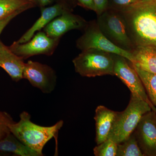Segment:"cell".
<instances>
[{
    "label": "cell",
    "mask_w": 156,
    "mask_h": 156,
    "mask_svg": "<svg viewBox=\"0 0 156 156\" xmlns=\"http://www.w3.org/2000/svg\"><path fill=\"white\" fill-rule=\"evenodd\" d=\"M84 33L77 40L76 46L81 51L89 49L102 50L125 57L134 62L132 53L123 50L113 44L100 30L96 20H91L84 29Z\"/></svg>",
    "instance_id": "obj_6"
},
{
    "label": "cell",
    "mask_w": 156,
    "mask_h": 156,
    "mask_svg": "<svg viewBox=\"0 0 156 156\" xmlns=\"http://www.w3.org/2000/svg\"><path fill=\"white\" fill-rule=\"evenodd\" d=\"M131 64L139 75L151 102L156 97V74L147 72Z\"/></svg>",
    "instance_id": "obj_19"
},
{
    "label": "cell",
    "mask_w": 156,
    "mask_h": 156,
    "mask_svg": "<svg viewBox=\"0 0 156 156\" xmlns=\"http://www.w3.org/2000/svg\"><path fill=\"white\" fill-rule=\"evenodd\" d=\"M14 122L13 119L9 114L0 111V140L11 133L9 126Z\"/></svg>",
    "instance_id": "obj_21"
},
{
    "label": "cell",
    "mask_w": 156,
    "mask_h": 156,
    "mask_svg": "<svg viewBox=\"0 0 156 156\" xmlns=\"http://www.w3.org/2000/svg\"><path fill=\"white\" fill-rule=\"evenodd\" d=\"M139 1H143V0H139Z\"/></svg>",
    "instance_id": "obj_28"
},
{
    "label": "cell",
    "mask_w": 156,
    "mask_h": 156,
    "mask_svg": "<svg viewBox=\"0 0 156 156\" xmlns=\"http://www.w3.org/2000/svg\"><path fill=\"white\" fill-rule=\"evenodd\" d=\"M134 133L118 144L116 156H144Z\"/></svg>",
    "instance_id": "obj_18"
},
{
    "label": "cell",
    "mask_w": 156,
    "mask_h": 156,
    "mask_svg": "<svg viewBox=\"0 0 156 156\" xmlns=\"http://www.w3.org/2000/svg\"><path fill=\"white\" fill-rule=\"evenodd\" d=\"M28 1L32 2L34 3L35 5L37 4V0H28Z\"/></svg>",
    "instance_id": "obj_27"
},
{
    "label": "cell",
    "mask_w": 156,
    "mask_h": 156,
    "mask_svg": "<svg viewBox=\"0 0 156 156\" xmlns=\"http://www.w3.org/2000/svg\"><path fill=\"white\" fill-rule=\"evenodd\" d=\"M144 156H156V114L153 111L141 118L133 132Z\"/></svg>",
    "instance_id": "obj_10"
},
{
    "label": "cell",
    "mask_w": 156,
    "mask_h": 156,
    "mask_svg": "<svg viewBox=\"0 0 156 156\" xmlns=\"http://www.w3.org/2000/svg\"><path fill=\"white\" fill-rule=\"evenodd\" d=\"M73 7L67 2L61 1L47 8H41V14L38 19L29 29L16 41L18 44H23L28 41L37 32L44 28L55 17L62 14L65 11H73Z\"/></svg>",
    "instance_id": "obj_12"
},
{
    "label": "cell",
    "mask_w": 156,
    "mask_h": 156,
    "mask_svg": "<svg viewBox=\"0 0 156 156\" xmlns=\"http://www.w3.org/2000/svg\"><path fill=\"white\" fill-rule=\"evenodd\" d=\"M77 4L85 9L95 11V7L93 0H76Z\"/></svg>",
    "instance_id": "obj_25"
},
{
    "label": "cell",
    "mask_w": 156,
    "mask_h": 156,
    "mask_svg": "<svg viewBox=\"0 0 156 156\" xmlns=\"http://www.w3.org/2000/svg\"><path fill=\"white\" fill-rule=\"evenodd\" d=\"M97 16L101 15L108 8V0H93Z\"/></svg>",
    "instance_id": "obj_23"
},
{
    "label": "cell",
    "mask_w": 156,
    "mask_h": 156,
    "mask_svg": "<svg viewBox=\"0 0 156 156\" xmlns=\"http://www.w3.org/2000/svg\"><path fill=\"white\" fill-rule=\"evenodd\" d=\"M63 125V121L60 120L51 126H39L31 121L28 112L23 111L20 115L19 122L12 123L9 128L11 133L20 142L43 156L44 147L50 139L57 137Z\"/></svg>",
    "instance_id": "obj_2"
},
{
    "label": "cell",
    "mask_w": 156,
    "mask_h": 156,
    "mask_svg": "<svg viewBox=\"0 0 156 156\" xmlns=\"http://www.w3.org/2000/svg\"><path fill=\"white\" fill-rule=\"evenodd\" d=\"M122 13L135 48L156 47V0L140 1Z\"/></svg>",
    "instance_id": "obj_1"
},
{
    "label": "cell",
    "mask_w": 156,
    "mask_h": 156,
    "mask_svg": "<svg viewBox=\"0 0 156 156\" xmlns=\"http://www.w3.org/2000/svg\"><path fill=\"white\" fill-rule=\"evenodd\" d=\"M76 72L83 77L114 76L112 53L96 49L83 50L73 60Z\"/></svg>",
    "instance_id": "obj_4"
},
{
    "label": "cell",
    "mask_w": 156,
    "mask_h": 156,
    "mask_svg": "<svg viewBox=\"0 0 156 156\" xmlns=\"http://www.w3.org/2000/svg\"><path fill=\"white\" fill-rule=\"evenodd\" d=\"M96 22L103 34L113 44L132 53L135 47L128 34L126 20L122 12L107 9L97 16Z\"/></svg>",
    "instance_id": "obj_5"
},
{
    "label": "cell",
    "mask_w": 156,
    "mask_h": 156,
    "mask_svg": "<svg viewBox=\"0 0 156 156\" xmlns=\"http://www.w3.org/2000/svg\"><path fill=\"white\" fill-rule=\"evenodd\" d=\"M118 112L103 105H99L96 108L94 119L96 129L95 140L97 145L108 139Z\"/></svg>",
    "instance_id": "obj_14"
},
{
    "label": "cell",
    "mask_w": 156,
    "mask_h": 156,
    "mask_svg": "<svg viewBox=\"0 0 156 156\" xmlns=\"http://www.w3.org/2000/svg\"><path fill=\"white\" fill-rule=\"evenodd\" d=\"M23 60L0 41V67L8 73L14 82H19L23 79L25 63Z\"/></svg>",
    "instance_id": "obj_13"
},
{
    "label": "cell",
    "mask_w": 156,
    "mask_h": 156,
    "mask_svg": "<svg viewBox=\"0 0 156 156\" xmlns=\"http://www.w3.org/2000/svg\"><path fill=\"white\" fill-rule=\"evenodd\" d=\"M139 0H108V8L123 12L139 2Z\"/></svg>",
    "instance_id": "obj_22"
},
{
    "label": "cell",
    "mask_w": 156,
    "mask_h": 156,
    "mask_svg": "<svg viewBox=\"0 0 156 156\" xmlns=\"http://www.w3.org/2000/svg\"><path fill=\"white\" fill-rule=\"evenodd\" d=\"M88 23L80 15L73 14L72 11H67L55 17L43 30L49 36L61 38L65 34L70 30H83Z\"/></svg>",
    "instance_id": "obj_11"
},
{
    "label": "cell",
    "mask_w": 156,
    "mask_h": 156,
    "mask_svg": "<svg viewBox=\"0 0 156 156\" xmlns=\"http://www.w3.org/2000/svg\"><path fill=\"white\" fill-rule=\"evenodd\" d=\"M34 3L28 0H0V20L20 10L33 8Z\"/></svg>",
    "instance_id": "obj_17"
},
{
    "label": "cell",
    "mask_w": 156,
    "mask_h": 156,
    "mask_svg": "<svg viewBox=\"0 0 156 156\" xmlns=\"http://www.w3.org/2000/svg\"><path fill=\"white\" fill-rule=\"evenodd\" d=\"M60 39L49 36L44 32L40 31L28 41L23 44L14 42L9 47L13 53L23 60L36 55L50 56L55 52Z\"/></svg>",
    "instance_id": "obj_8"
},
{
    "label": "cell",
    "mask_w": 156,
    "mask_h": 156,
    "mask_svg": "<svg viewBox=\"0 0 156 156\" xmlns=\"http://www.w3.org/2000/svg\"><path fill=\"white\" fill-rule=\"evenodd\" d=\"M23 79H26L33 87L46 94L51 93L56 88V72L48 65L29 60L24 63Z\"/></svg>",
    "instance_id": "obj_9"
},
{
    "label": "cell",
    "mask_w": 156,
    "mask_h": 156,
    "mask_svg": "<svg viewBox=\"0 0 156 156\" xmlns=\"http://www.w3.org/2000/svg\"><path fill=\"white\" fill-rule=\"evenodd\" d=\"M117 147L116 143L108 139L95 147L93 152L95 156H116Z\"/></svg>",
    "instance_id": "obj_20"
},
{
    "label": "cell",
    "mask_w": 156,
    "mask_h": 156,
    "mask_svg": "<svg viewBox=\"0 0 156 156\" xmlns=\"http://www.w3.org/2000/svg\"><path fill=\"white\" fill-rule=\"evenodd\" d=\"M114 60L113 72L116 76L128 87L131 95L136 96L149 104L153 111L156 114V108L151 102L145 88L139 75L131 62L120 55L112 53Z\"/></svg>",
    "instance_id": "obj_7"
},
{
    "label": "cell",
    "mask_w": 156,
    "mask_h": 156,
    "mask_svg": "<svg viewBox=\"0 0 156 156\" xmlns=\"http://www.w3.org/2000/svg\"><path fill=\"white\" fill-rule=\"evenodd\" d=\"M0 156H1V154H0Z\"/></svg>",
    "instance_id": "obj_29"
},
{
    "label": "cell",
    "mask_w": 156,
    "mask_h": 156,
    "mask_svg": "<svg viewBox=\"0 0 156 156\" xmlns=\"http://www.w3.org/2000/svg\"><path fill=\"white\" fill-rule=\"evenodd\" d=\"M136 67L151 73L156 74V47L153 45L136 47L132 52Z\"/></svg>",
    "instance_id": "obj_15"
},
{
    "label": "cell",
    "mask_w": 156,
    "mask_h": 156,
    "mask_svg": "<svg viewBox=\"0 0 156 156\" xmlns=\"http://www.w3.org/2000/svg\"><path fill=\"white\" fill-rule=\"evenodd\" d=\"M0 154L1 156H41L20 142L11 133L0 140Z\"/></svg>",
    "instance_id": "obj_16"
},
{
    "label": "cell",
    "mask_w": 156,
    "mask_h": 156,
    "mask_svg": "<svg viewBox=\"0 0 156 156\" xmlns=\"http://www.w3.org/2000/svg\"><path fill=\"white\" fill-rule=\"evenodd\" d=\"M53 0H37V4H38L41 8H44L50 5Z\"/></svg>",
    "instance_id": "obj_26"
},
{
    "label": "cell",
    "mask_w": 156,
    "mask_h": 156,
    "mask_svg": "<svg viewBox=\"0 0 156 156\" xmlns=\"http://www.w3.org/2000/svg\"><path fill=\"white\" fill-rule=\"evenodd\" d=\"M151 111L146 101L131 94L126 109L118 112L108 139L117 144L122 142L134 132L144 115Z\"/></svg>",
    "instance_id": "obj_3"
},
{
    "label": "cell",
    "mask_w": 156,
    "mask_h": 156,
    "mask_svg": "<svg viewBox=\"0 0 156 156\" xmlns=\"http://www.w3.org/2000/svg\"><path fill=\"white\" fill-rule=\"evenodd\" d=\"M25 11L24 10H20L19 11H17L16 12H14L13 14H11V15H9L8 17H6L5 18L0 20V35L2 33V32L4 29V28L6 27V26L8 25L9 22L12 20L13 18L16 17L17 15H19L20 13Z\"/></svg>",
    "instance_id": "obj_24"
}]
</instances>
